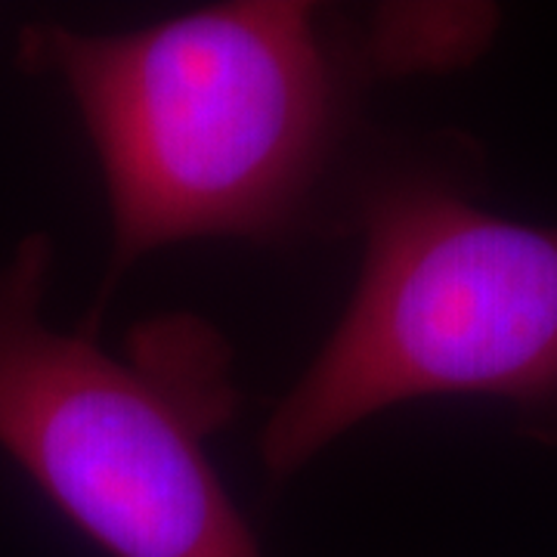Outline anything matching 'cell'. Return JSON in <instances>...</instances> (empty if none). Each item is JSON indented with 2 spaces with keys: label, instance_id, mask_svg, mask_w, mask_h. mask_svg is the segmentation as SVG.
I'll use <instances>...</instances> for the list:
<instances>
[{
  "label": "cell",
  "instance_id": "6da1fadb",
  "mask_svg": "<svg viewBox=\"0 0 557 557\" xmlns=\"http://www.w3.org/2000/svg\"><path fill=\"white\" fill-rule=\"evenodd\" d=\"M22 47L60 75L97 149L106 295L164 245L292 233L344 134V69L310 3L242 0L124 35L35 25Z\"/></svg>",
  "mask_w": 557,
  "mask_h": 557
},
{
  "label": "cell",
  "instance_id": "7a4b0ae2",
  "mask_svg": "<svg viewBox=\"0 0 557 557\" xmlns=\"http://www.w3.org/2000/svg\"><path fill=\"white\" fill-rule=\"evenodd\" d=\"M471 161L406 164L362 186L357 292L263 428L273 474L418 397L502 399L523 434L557 443V226L480 208Z\"/></svg>",
  "mask_w": 557,
  "mask_h": 557
},
{
  "label": "cell",
  "instance_id": "3957f363",
  "mask_svg": "<svg viewBox=\"0 0 557 557\" xmlns=\"http://www.w3.org/2000/svg\"><path fill=\"white\" fill-rule=\"evenodd\" d=\"M47 236L0 263V449L112 557H263L201 434L223 381L161 384L44 317Z\"/></svg>",
  "mask_w": 557,
  "mask_h": 557
}]
</instances>
